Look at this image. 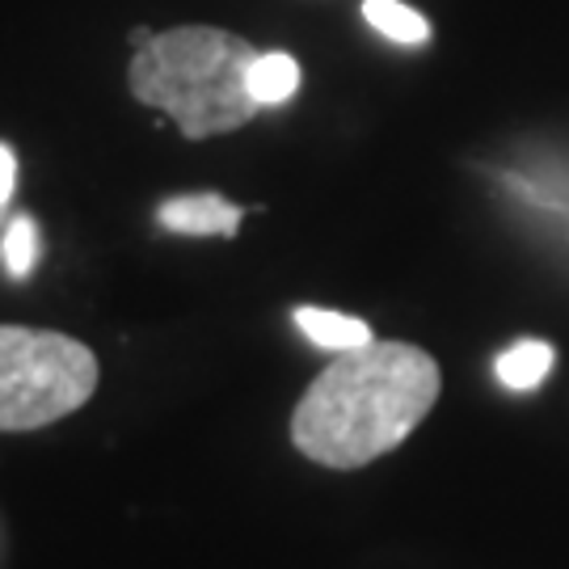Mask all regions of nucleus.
I'll use <instances>...</instances> for the list:
<instances>
[{
    "instance_id": "423d86ee",
    "label": "nucleus",
    "mask_w": 569,
    "mask_h": 569,
    "mask_svg": "<svg viewBox=\"0 0 569 569\" xmlns=\"http://www.w3.org/2000/svg\"><path fill=\"white\" fill-rule=\"evenodd\" d=\"M249 89L262 106H283L300 89V63L287 51H258V60L249 68Z\"/></svg>"
},
{
    "instance_id": "39448f33",
    "label": "nucleus",
    "mask_w": 569,
    "mask_h": 569,
    "mask_svg": "<svg viewBox=\"0 0 569 569\" xmlns=\"http://www.w3.org/2000/svg\"><path fill=\"white\" fill-rule=\"evenodd\" d=\"M296 326L312 346L321 350H359V346L371 342V326L359 321V317H346V312H329V308H296Z\"/></svg>"
},
{
    "instance_id": "f257e3e1",
    "label": "nucleus",
    "mask_w": 569,
    "mask_h": 569,
    "mask_svg": "<svg viewBox=\"0 0 569 569\" xmlns=\"http://www.w3.org/2000/svg\"><path fill=\"white\" fill-rule=\"evenodd\" d=\"M443 371L422 346L371 342L333 355L291 413V443L321 468H367L422 427Z\"/></svg>"
},
{
    "instance_id": "7ed1b4c3",
    "label": "nucleus",
    "mask_w": 569,
    "mask_h": 569,
    "mask_svg": "<svg viewBox=\"0 0 569 569\" xmlns=\"http://www.w3.org/2000/svg\"><path fill=\"white\" fill-rule=\"evenodd\" d=\"M102 380L98 355L60 329L0 326V435L63 422L93 401Z\"/></svg>"
},
{
    "instance_id": "1a4fd4ad",
    "label": "nucleus",
    "mask_w": 569,
    "mask_h": 569,
    "mask_svg": "<svg viewBox=\"0 0 569 569\" xmlns=\"http://www.w3.org/2000/svg\"><path fill=\"white\" fill-rule=\"evenodd\" d=\"M0 258H4V270L13 279H26L34 262H39V224L30 216H13L4 224V237H0Z\"/></svg>"
},
{
    "instance_id": "f03ea898",
    "label": "nucleus",
    "mask_w": 569,
    "mask_h": 569,
    "mask_svg": "<svg viewBox=\"0 0 569 569\" xmlns=\"http://www.w3.org/2000/svg\"><path fill=\"white\" fill-rule=\"evenodd\" d=\"M258 51L220 26H173L131 56V98L164 110L186 140L228 136L253 119L262 102L249 89Z\"/></svg>"
},
{
    "instance_id": "9d476101",
    "label": "nucleus",
    "mask_w": 569,
    "mask_h": 569,
    "mask_svg": "<svg viewBox=\"0 0 569 569\" xmlns=\"http://www.w3.org/2000/svg\"><path fill=\"white\" fill-rule=\"evenodd\" d=\"M9 224V207H0V228Z\"/></svg>"
},
{
    "instance_id": "20e7f679",
    "label": "nucleus",
    "mask_w": 569,
    "mask_h": 569,
    "mask_svg": "<svg viewBox=\"0 0 569 569\" xmlns=\"http://www.w3.org/2000/svg\"><path fill=\"white\" fill-rule=\"evenodd\" d=\"M244 211L237 203H228L224 194H178V199H164L157 207V224L164 232H178V237H224L232 241L241 232Z\"/></svg>"
},
{
    "instance_id": "0eeeda50",
    "label": "nucleus",
    "mask_w": 569,
    "mask_h": 569,
    "mask_svg": "<svg viewBox=\"0 0 569 569\" xmlns=\"http://www.w3.org/2000/svg\"><path fill=\"white\" fill-rule=\"evenodd\" d=\"M552 346L549 342H536V338H528V342H515L498 359V380L507 388H515V392H531L536 385H545V376L552 371Z\"/></svg>"
},
{
    "instance_id": "6e6552de",
    "label": "nucleus",
    "mask_w": 569,
    "mask_h": 569,
    "mask_svg": "<svg viewBox=\"0 0 569 569\" xmlns=\"http://www.w3.org/2000/svg\"><path fill=\"white\" fill-rule=\"evenodd\" d=\"M363 18L392 42H406V47H418V42L430 39V21L409 9L401 0H363Z\"/></svg>"
}]
</instances>
